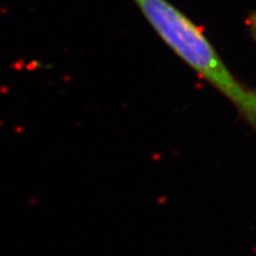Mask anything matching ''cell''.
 Returning a JSON list of instances; mask_svg holds the SVG:
<instances>
[{
	"label": "cell",
	"instance_id": "6da1fadb",
	"mask_svg": "<svg viewBox=\"0 0 256 256\" xmlns=\"http://www.w3.org/2000/svg\"><path fill=\"white\" fill-rule=\"evenodd\" d=\"M159 37L236 108L256 134V89L230 72L203 31L168 0H133Z\"/></svg>",
	"mask_w": 256,
	"mask_h": 256
},
{
	"label": "cell",
	"instance_id": "7a4b0ae2",
	"mask_svg": "<svg viewBox=\"0 0 256 256\" xmlns=\"http://www.w3.org/2000/svg\"><path fill=\"white\" fill-rule=\"evenodd\" d=\"M246 24H247V26L249 28V31H250L252 38H254L255 42H256V12L254 14H252L249 17L247 18V20H246Z\"/></svg>",
	"mask_w": 256,
	"mask_h": 256
}]
</instances>
